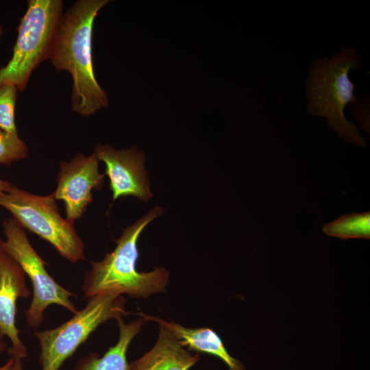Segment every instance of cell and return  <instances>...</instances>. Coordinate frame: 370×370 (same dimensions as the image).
I'll use <instances>...</instances> for the list:
<instances>
[{
  "label": "cell",
  "instance_id": "obj_1",
  "mask_svg": "<svg viewBox=\"0 0 370 370\" xmlns=\"http://www.w3.org/2000/svg\"><path fill=\"white\" fill-rule=\"evenodd\" d=\"M108 0H79L62 14L49 55L58 71L72 76L73 110L88 116L108 106V98L95 76L92 38L95 18Z\"/></svg>",
  "mask_w": 370,
  "mask_h": 370
},
{
  "label": "cell",
  "instance_id": "obj_2",
  "mask_svg": "<svg viewBox=\"0 0 370 370\" xmlns=\"http://www.w3.org/2000/svg\"><path fill=\"white\" fill-rule=\"evenodd\" d=\"M162 214L155 207L136 223L126 227L116 240V246L99 262H91V269L84 277L82 290L84 297L90 298L98 294L113 292L127 294L133 298L147 297L165 290L169 280V271L156 267L149 272H138V240L145 227Z\"/></svg>",
  "mask_w": 370,
  "mask_h": 370
},
{
  "label": "cell",
  "instance_id": "obj_3",
  "mask_svg": "<svg viewBox=\"0 0 370 370\" xmlns=\"http://www.w3.org/2000/svg\"><path fill=\"white\" fill-rule=\"evenodd\" d=\"M358 66V53L351 47L344 48L330 59H315L306 83V109L311 115L326 117L330 127L345 141L367 147L355 124L344 115L346 106L356 98L348 74Z\"/></svg>",
  "mask_w": 370,
  "mask_h": 370
},
{
  "label": "cell",
  "instance_id": "obj_4",
  "mask_svg": "<svg viewBox=\"0 0 370 370\" xmlns=\"http://www.w3.org/2000/svg\"><path fill=\"white\" fill-rule=\"evenodd\" d=\"M60 0H29L18 26L13 53L0 69V86L12 84L23 91L32 71L49 59L62 16Z\"/></svg>",
  "mask_w": 370,
  "mask_h": 370
},
{
  "label": "cell",
  "instance_id": "obj_5",
  "mask_svg": "<svg viewBox=\"0 0 370 370\" xmlns=\"http://www.w3.org/2000/svg\"><path fill=\"white\" fill-rule=\"evenodd\" d=\"M0 206L23 229L49 242L66 260L75 263L85 259L84 243L73 223L61 217L53 194L34 195L11 185L0 197Z\"/></svg>",
  "mask_w": 370,
  "mask_h": 370
},
{
  "label": "cell",
  "instance_id": "obj_6",
  "mask_svg": "<svg viewBox=\"0 0 370 370\" xmlns=\"http://www.w3.org/2000/svg\"><path fill=\"white\" fill-rule=\"evenodd\" d=\"M89 299L85 308L60 326L34 332L40 343L42 370H59L99 325L128 314L122 295L106 292Z\"/></svg>",
  "mask_w": 370,
  "mask_h": 370
},
{
  "label": "cell",
  "instance_id": "obj_7",
  "mask_svg": "<svg viewBox=\"0 0 370 370\" xmlns=\"http://www.w3.org/2000/svg\"><path fill=\"white\" fill-rule=\"evenodd\" d=\"M5 240L0 238L1 247L20 265L33 286V298L25 311L27 324L32 328L40 326L44 320V312L51 304L60 305L73 313L77 310L71 297L73 293L60 285L49 274L46 262L31 245L25 230L13 218L3 223Z\"/></svg>",
  "mask_w": 370,
  "mask_h": 370
},
{
  "label": "cell",
  "instance_id": "obj_8",
  "mask_svg": "<svg viewBox=\"0 0 370 370\" xmlns=\"http://www.w3.org/2000/svg\"><path fill=\"white\" fill-rule=\"evenodd\" d=\"M99 160L92 153L75 156L70 162H61L58 185L53 193L56 199L64 204L66 219L74 223L82 217L92 200V190H100L105 174L99 171Z\"/></svg>",
  "mask_w": 370,
  "mask_h": 370
},
{
  "label": "cell",
  "instance_id": "obj_9",
  "mask_svg": "<svg viewBox=\"0 0 370 370\" xmlns=\"http://www.w3.org/2000/svg\"><path fill=\"white\" fill-rule=\"evenodd\" d=\"M95 155L106 165L112 199L134 196L147 201L153 196L149 190L147 172L144 167L143 151L133 147L116 150L110 145L98 144Z\"/></svg>",
  "mask_w": 370,
  "mask_h": 370
},
{
  "label": "cell",
  "instance_id": "obj_10",
  "mask_svg": "<svg viewBox=\"0 0 370 370\" xmlns=\"http://www.w3.org/2000/svg\"><path fill=\"white\" fill-rule=\"evenodd\" d=\"M22 268L0 245V331L11 341L8 354L14 359L27 357L16 326V301L30 295Z\"/></svg>",
  "mask_w": 370,
  "mask_h": 370
},
{
  "label": "cell",
  "instance_id": "obj_11",
  "mask_svg": "<svg viewBox=\"0 0 370 370\" xmlns=\"http://www.w3.org/2000/svg\"><path fill=\"white\" fill-rule=\"evenodd\" d=\"M160 331L152 349L129 365V370H188L200 359L181 345L166 328Z\"/></svg>",
  "mask_w": 370,
  "mask_h": 370
},
{
  "label": "cell",
  "instance_id": "obj_12",
  "mask_svg": "<svg viewBox=\"0 0 370 370\" xmlns=\"http://www.w3.org/2000/svg\"><path fill=\"white\" fill-rule=\"evenodd\" d=\"M138 314L146 321H153L166 328L179 340L182 346H188L189 349L220 358L229 370H246L245 366L241 361L228 353L221 337L213 330L208 328H188L143 312H139Z\"/></svg>",
  "mask_w": 370,
  "mask_h": 370
},
{
  "label": "cell",
  "instance_id": "obj_13",
  "mask_svg": "<svg viewBox=\"0 0 370 370\" xmlns=\"http://www.w3.org/2000/svg\"><path fill=\"white\" fill-rule=\"evenodd\" d=\"M116 321L119 328L117 343L101 358L93 352L82 357L73 370H129L126 357L128 347L146 321L142 317L129 323H125L122 318Z\"/></svg>",
  "mask_w": 370,
  "mask_h": 370
},
{
  "label": "cell",
  "instance_id": "obj_14",
  "mask_svg": "<svg viewBox=\"0 0 370 370\" xmlns=\"http://www.w3.org/2000/svg\"><path fill=\"white\" fill-rule=\"evenodd\" d=\"M323 232L341 239L370 238V212L344 214L325 225Z\"/></svg>",
  "mask_w": 370,
  "mask_h": 370
},
{
  "label": "cell",
  "instance_id": "obj_15",
  "mask_svg": "<svg viewBox=\"0 0 370 370\" xmlns=\"http://www.w3.org/2000/svg\"><path fill=\"white\" fill-rule=\"evenodd\" d=\"M17 91L12 84L0 86V130L12 134H18L15 122Z\"/></svg>",
  "mask_w": 370,
  "mask_h": 370
},
{
  "label": "cell",
  "instance_id": "obj_16",
  "mask_svg": "<svg viewBox=\"0 0 370 370\" xmlns=\"http://www.w3.org/2000/svg\"><path fill=\"white\" fill-rule=\"evenodd\" d=\"M28 147L18 134L0 130V164L10 165L12 162L25 158Z\"/></svg>",
  "mask_w": 370,
  "mask_h": 370
},
{
  "label": "cell",
  "instance_id": "obj_17",
  "mask_svg": "<svg viewBox=\"0 0 370 370\" xmlns=\"http://www.w3.org/2000/svg\"><path fill=\"white\" fill-rule=\"evenodd\" d=\"M352 105L353 113L358 120L360 127L369 132V103L367 101L356 97Z\"/></svg>",
  "mask_w": 370,
  "mask_h": 370
},
{
  "label": "cell",
  "instance_id": "obj_18",
  "mask_svg": "<svg viewBox=\"0 0 370 370\" xmlns=\"http://www.w3.org/2000/svg\"><path fill=\"white\" fill-rule=\"evenodd\" d=\"M12 184L7 181L0 179V197L10 187Z\"/></svg>",
  "mask_w": 370,
  "mask_h": 370
},
{
  "label": "cell",
  "instance_id": "obj_19",
  "mask_svg": "<svg viewBox=\"0 0 370 370\" xmlns=\"http://www.w3.org/2000/svg\"><path fill=\"white\" fill-rule=\"evenodd\" d=\"M23 365L21 359H14V364L9 370H23Z\"/></svg>",
  "mask_w": 370,
  "mask_h": 370
},
{
  "label": "cell",
  "instance_id": "obj_20",
  "mask_svg": "<svg viewBox=\"0 0 370 370\" xmlns=\"http://www.w3.org/2000/svg\"><path fill=\"white\" fill-rule=\"evenodd\" d=\"M14 358H10L3 365L0 367V370H9L14 364Z\"/></svg>",
  "mask_w": 370,
  "mask_h": 370
},
{
  "label": "cell",
  "instance_id": "obj_21",
  "mask_svg": "<svg viewBox=\"0 0 370 370\" xmlns=\"http://www.w3.org/2000/svg\"><path fill=\"white\" fill-rule=\"evenodd\" d=\"M4 336L0 331V353L4 352L7 349V343L4 341Z\"/></svg>",
  "mask_w": 370,
  "mask_h": 370
},
{
  "label": "cell",
  "instance_id": "obj_22",
  "mask_svg": "<svg viewBox=\"0 0 370 370\" xmlns=\"http://www.w3.org/2000/svg\"><path fill=\"white\" fill-rule=\"evenodd\" d=\"M3 27H2V26L0 25V38H1V34H3Z\"/></svg>",
  "mask_w": 370,
  "mask_h": 370
}]
</instances>
